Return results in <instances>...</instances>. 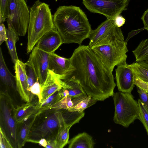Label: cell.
Returning a JSON list of instances; mask_svg holds the SVG:
<instances>
[{"label":"cell","mask_w":148,"mask_h":148,"mask_svg":"<svg viewBox=\"0 0 148 148\" xmlns=\"http://www.w3.org/2000/svg\"><path fill=\"white\" fill-rule=\"evenodd\" d=\"M70 59L69 69L59 77L60 79L77 82L87 95L97 101H103L112 96L116 86L112 72L88 45H79Z\"/></svg>","instance_id":"1"},{"label":"cell","mask_w":148,"mask_h":148,"mask_svg":"<svg viewBox=\"0 0 148 148\" xmlns=\"http://www.w3.org/2000/svg\"><path fill=\"white\" fill-rule=\"evenodd\" d=\"M53 16L55 27L63 43H74L80 45L88 38L91 26L85 13L79 7L60 6Z\"/></svg>","instance_id":"2"},{"label":"cell","mask_w":148,"mask_h":148,"mask_svg":"<svg viewBox=\"0 0 148 148\" xmlns=\"http://www.w3.org/2000/svg\"><path fill=\"white\" fill-rule=\"evenodd\" d=\"M55 28L53 16L49 5L40 0L36 1L30 9L27 29V53L32 51L43 35Z\"/></svg>","instance_id":"3"},{"label":"cell","mask_w":148,"mask_h":148,"mask_svg":"<svg viewBox=\"0 0 148 148\" xmlns=\"http://www.w3.org/2000/svg\"><path fill=\"white\" fill-rule=\"evenodd\" d=\"M84 114V112L69 111L66 109L62 112L56 111L45 117L35 128H32L28 139H50L54 133L56 136L61 128L79 123Z\"/></svg>","instance_id":"4"},{"label":"cell","mask_w":148,"mask_h":148,"mask_svg":"<svg viewBox=\"0 0 148 148\" xmlns=\"http://www.w3.org/2000/svg\"><path fill=\"white\" fill-rule=\"evenodd\" d=\"M112 96L115 108L114 121L116 124L128 127L135 120L138 119V101L130 93L119 91L114 93Z\"/></svg>","instance_id":"5"},{"label":"cell","mask_w":148,"mask_h":148,"mask_svg":"<svg viewBox=\"0 0 148 148\" xmlns=\"http://www.w3.org/2000/svg\"><path fill=\"white\" fill-rule=\"evenodd\" d=\"M91 49L103 64L112 72L115 66L126 62L128 51L124 40H116Z\"/></svg>","instance_id":"6"},{"label":"cell","mask_w":148,"mask_h":148,"mask_svg":"<svg viewBox=\"0 0 148 148\" xmlns=\"http://www.w3.org/2000/svg\"><path fill=\"white\" fill-rule=\"evenodd\" d=\"M30 11L25 0H9L8 27L19 36H24L27 31Z\"/></svg>","instance_id":"7"},{"label":"cell","mask_w":148,"mask_h":148,"mask_svg":"<svg viewBox=\"0 0 148 148\" xmlns=\"http://www.w3.org/2000/svg\"><path fill=\"white\" fill-rule=\"evenodd\" d=\"M8 93L1 92L0 96V126L9 138L14 148H17V124L14 118L15 110Z\"/></svg>","instance_id":"8"},{"label":"cell","mask_w":148,"mask_h":148,"mask_svg":"<svg viewBox=\"0 0 148 148\" xmlns=\"http://www.w3.org/2000/svg\"><path fill=\"white\" fill-rule=\"evenodd\" d=\"M88 38V46L91 48L116 40H124L121 29L115 25L114 20L109 18H107L95 29H92Z\"/></svg>","instance_id":"9"},{"label":"cell","mask_w":148,"mask_h":148,"mask_svg":"<svg viewBox=\"0 0 148 148\" xmlns=\"http://www.w3.org/2000/svg\"><path fill=\"white\" fill-rule=\"evenodd\" d=\"M129 1L114 0H82V3L90 12L103 15L107 18L114 20L127 9Z\"/></svg>","instance_id":"10"},{"label":"cell","mask_w":148,"mask_h":148,"mask_svg":"<svg viewBox=\"0 0 148 148\" xmlns=\"http://www.w3.org/2000/svg\"><path fill=\"white\" fill-rule=\"evenodd\" d=\"M50 53L34 47L32 51L28 60L25 63L26 65L33 69L38 77L42 85L47 77L49 71V64Z\"/></svg>","instance_id":"11"},{"label":"cell","mask_w":148,"mask_h":148,"mask_svg":"<svg viewBox=\"0 0 148 148\" xmlns=\"http://www.w3.org/2000/svg\"><path fill=\"white\" fill-rule=\"evenodd\" d=\"M14 64L16 90L23 100L31 102L34 95L28 88L25 63L18 59Z\"/></svg>","instance_id":"12"},{"label":"cell","mask_w":148,"mask_h":148,"mask_svg":"<svg viewBox=\"0 0 148 148\" xmlns=\"http://www.w3.org/2000/svg\"><path fill=\"white\" fill-rule=\"evenodd\" d=\"M116 85L119 91L131 93L134 87V73L125 62L117 66L115 70Z\"/></svg>","instance_id":"13"},{"label":"cell","mask_w":148,"mask_h":148,"mask_svg":"<svg viewBox=\"0 0 148 148\" xmlns=\"http://www.w3.org/2000/svg\"><path fill=\"white\" fill-rule=\"evenodd\" d=\"M62 44L61 37L55 28L43 35L37 42L36 47L51 53H54Z\"/></svg>","instance_id":"14"},{"label":"cell","mask_w":148,"mask_h":148,"mask_svg":"<svg viewBox=\"0 0 148 148\" xmlns=\"http://www.w3.org/2000/svg\"><path fill=\"white\" fill-rule=\"evenodd\" d=\"M41 86L42 99L40 102L62 88L61 80L59 79L58 75L49 70Z\"/></svg>","instance_id":"15"},{"label":"cell","mask_w":148,"mask_h":148,"mask_svg":"<svg viewBox=\"0 0 148 148\" xmlns=\"http://www.w3.org/2000/svg\"><path fill=\"white\" fill-rule=\"evenodd\" d=\"M70 58H64L54 53H50L49 64V70L58 75L59 77L65 75L70 67Z\"/></svg>","instance_id":"16"},{"label":"cell","mask_w":148,"mask_h":148,"mask_svg":"<svg viewBox=\"0 0 148 148\" xmlns=\"http://www.w3.org/2000/svg\"><path fill=\"white\" fill-rule=\"evenodd\" d=\"M31 102H27L15 109L14 118L18 124L26 121L38 113H42Z\"/></svg>","instance_id":"17"},{"label":"cell","mask_w":148,"mask_h":148,"mask_svg":"<svg viewBox=\"0 0 148 148\" xmlns=\"http://www.w3.org/2000/svg\"><path fill=\"white\" fill-rule=\"evenodd\" d=\"M41 113H38L21 123L18 130L17 131L16 141L17 147H23L27 142L31 130L37 117Z\"/></svg>","instance_id":"18"},{"label":"cell","mask_w":148,"mask_h":148,"mask_svg":"<svg viewBox=\"0 0 148 148\" xmlns=\"http://www.w3.org/2000/svg\"><path fill=\"white\" fill-rule=\"evenodd\" d=\"M0 80L1 83L6 87L16 90L15 76H14L8 68L0 48Z\"/></svg>","instance_id":"19"},{"label":"cell","mask_w":148,"mask_h":148,"mask_svg":"<svg viewBox=\"0 0 148 148\" xmlns=\"http://www.w3.org/2000/svg\"><path fill=\"white\" fill-rule=\"evenodd\" d=\"M68 144L69 148H93L95 143L90 135L83 132L69 141Z\"/></svg>","instance_id":"20"},{"label":"cell","mask_w":148,"mask_h":148,"mask_svg":"<svg viewBox=\"0 0 148 148\" xmlns=\"http://www.w3.org/2000/svg\"><path fill=\"white\" fill-rule=\"evenodd\" d=\"M97 101L86 94L82 95L72 99L73 105L67 110L69 111L82 112L95 103Z\"/></svg>","instance_id":"21"},{"label":"cell","mask_w":148,"mask_h":148,"mask_svg":"<svg viewBox=\"0 0 148 148\" xmlns=\"http://www.w3.org/2000/svg\"><path fill=\"white\" fill-rule=\"evenodd\" d=\"M63 81L68 84L69 86L66 88H62L59 90V95L61 99L67 95L71 97L73 99L82 95L86 94L81 86L77 82L71 80Z\"/></svg>","instance_id":"22"},{"label":"cell","mask_w":148,"mask_h":148,"mask_svg":"<svg viewBox=\"0 0 148 148\" xmlns=\"http://www.w3.org/2000/svg\"><path fill=\"white\" fill-rule=\"evenodd\" d=\"M7 39L5 41L9 53L13 62L18 59L16 50V44L18 41L19 36L10 27L6 28Z\"/></svg>","instance_id":"23"},{"label":"cell","mask_w":148,"mask_h":148,"mask_svg":"<svg viewBox=\"0 0 148 148\" xmlns=\"http://www.w3.org/2000/svg\"><path fill=\"white\" fill-rule=\"evenodd\" d=\"M132 52L136 62L148 60V39L142 40Z\"/></svg>","instance_id":"24"},{"label":"cell","mask_w":148,"mask_h":148,"mask_svg":"<svg viewBox=\"0 0 148 148\" xmlns=\"http://www.w3.org/2000/svg\"><path fill=\"white\" fill-rule=\"evenodd\" d=\"M61 98L59 91L51 95L40 103H38L36 107L42 113L50 109V107Z\"/></svg>","instance_id":"25"},{"label":"cell","mask_w":148,"mask_h":148,"mask_svg":"<svg viewBox=\"0 0 148 148\" xmlns=\"http://www.w3.org/2000/svg\"><path fill=\"white\" fill-rule=\"evenodd\" d=\"M72 125H67L60 129L56 137L58 148H62L69 142V130Z\"/></svg>","instance_id":"26"},{"label":"cell","mask_w":148,"mask_h":148,"mask_svg":"<svg viewBox=\"0 0 148 148\" xmlns=\"http://www.w3.org/2000/svg\"><path fill=\"white\" fill-rule=\"evenodd\" d=\"M73 103L72 97L69 95L63 97L52 105L50 109L55 110H68L73 106Z\"/></svg>","instance_id":"27"},{"label":"cell","mask_w":148,"mask_h":148,"mask_svg":"<svg viewBox=\"0 0 148 148\" xmlns=\"http://www.w3.org/2000/svg\"><path fill=\"white\" fill-rule=\"evenodd\" d=\"M129 65L135 75L148 84V69L136 62Z\"/></svg>","instance_id":"28"},{"label":"cell","mask_w":148,"mask_h":148,"mask_svg":"<svg viewBox=\"0 0 148 148\" xmlns=\"http://www.w3.org/2000/svg\"><path fill=\"white\" fill-rule=\"evenodd\" d=\"M138 101L139 107L138 119L143 125L148 135V110L140 99Z\"/></svg>","instance_id":"29"},{"label":"cell","mask_w":148,"mask_h":148,"mask_svg":"<svg viewBox=\"0 0 148 148\" xmlns=\"http://www.w3.org/2000/svg\"><path fill=\"white\" fill-rule=\"evenodd\" d=\"M9 0H0V23L8 18Z\"/></svg>","instance_id":"30"},{"label":"cell","mask_w":148,"mask_h":148,"mask_svg":"<svg viewBox=\"0 0 148 148\" xmlns=\"http://www.w3.org/2000/svg\"><path fill=\"white\" fill-rule=\"evenodd\" d=\"M0 148H13V146L3 129L0 127Z\"/></svg>","instance_id":"31"},{"label":"cell","mask_w":148,"mask_h":148,"mask_svg":"<svg viewBox=\"0 0 148 148\" xmlns=\"http://www.w3.org/2000/svg\"><path fill=\"white\" fill-rule=\"evenodd\" d=\"M26 66L27 83L29 90L30 87L39 80V79L32 68L26 65Z\"/></svg>","instance_id":"32"},{"label":"cell","mask_w":148,"mask_h":148,"mask_svg":"<svg viewBox=\"0 0 148 148\" xmlns=\"http://www.w3.org/2000/svg\"><path fill=\"white\" fill-rule=\"evenodd\" d=\"M29 91L33 95H36L39 100L38 103H40L42 99L41 96V86L39 80H38L29 88Z\"/></svg>","instance_id":"33"},{"label":"cell","mask_w":148,"mask_h":148,"mask_svg":"<svg viewBox=\"0 0 148 148\" xmlns=\"http://www.w3.org/2000/svg\"><path fill=\"white\" fill-rule=\"evenodd\" d=\"M134 83L137 87L143 89L148 93V84L134 74Z\"/></svg>","instance_id":"34"},{"label":"cell","mask_w":148,"mask_h":148,"mask_svg":"<svg viewBox=\"0 0 148 148\" xmlns=\"http://www.w3.org/2000/svg\"><path fill=\"white\" fill-rule=\"evenodd\" d=\"M137 92L138 93L140 99L144 103L148 110V93L143 89L137 87Z\"/></svg>","instance_id":"35"},{"label":"cell","mask_w":148,"mask_h":148,"mask_svg":"<svg viewBox=\"0 0 148 148\" xmlns=\"http://www.w3.org/2000/svg\"><path fill=\"white\" fill-rule=\"evenodd\" d=\"M7 39V35L5 28L3 23L0 25V45H1L4 42H5Z\"/></svg>","instance_id":"36"},{"label":"cell","mask_w":148,"mask_h":148,"mask_svg":"<svg viewBox=\"0 0 148 148\" xmlns=\"http://www.w3.org/2000/svg\"><path fill=\"white\" fill-rule=\"evenodd\" d=\"M114 20L115 25L119 27H121L125 23L126 21L125 18L120 15L116 16Z\"/></svg>","instance_id":"37"},{"label":"cell","mask_w":148,"mask_h":148,"mask_svg":"<svg viewBox=\"0 0 148 148\" xmlns=\"http://www.w3.org/2000/svg\"><path fill=\"white\" fill-rule=\"evenodd\" d=\"M27 142L38 144L40 145L45 147L47 145V140L45 138H42L38 140H34L28 139Z\"/></svg>","instance_id":"38"},{"label":"cell","mask_w":148,"mask_h":148,"mask_svg":"<svg viewBox=\"0 0 148 148\" xmlns=\"http://www.w3.org/2000/svg\"><path fill=\"white\" fill-rule=\"evenodd\" d=\"M141 19L144 24V28L148 31V8L144 12Z\"/></svg>","instance_id":"39"},{"label":"cell","mask_w":148,"mask_h":148,"mask_svg":"<svg viewBox=\"0 0 148 148\" xmlns=\"http://www.w3.org/2000/svg\"><path fill=\"white\" fill-rule=\"evenodd\" d=\"M46 148H58L56 138H53L47 140Z\"/></svg>","instance_id":"40"},{"label":"cell","mask_w":148,"mask_h":148,"mask_svg":"<svg viewBox=\"0 0 148 148\" xmlns=\"http://www.w3.org/2000/svg\"><path fill=\"white\" fill-rule=\"evenodd\" d=\"M145 29L144 28L136 30H132L129 33L128 36L125 41L126 42H127L132 37L141 31L144 30Z\"/></svg>","instance_id":"41"},{"label":"cell","mask_w":148,"mask_h":148,"mask_svg":"<svg viewBox=\"0 0 148 148\" xmlns=\"http://www.w3.org/2000/svg\"><path fill=\"white\" fill-rule=\"evenodd\" d=\"M141 66L148 69V63L145 61L137 62Z\"/></svg>","instance_id":"42"},{"label":"cell","mask_w":148,"mask_h":148,"mask_svg":"<svg viewBox=\"0 0 148 148\" xmlns=\"http://www.w3.org/2000/svg\"><path fill=\"white\" fill-rule=\"evenodd\" d=\"M114 0L120 1H123V2H127V1H129V0Z\"/></svg>","instance_id":"43"},{"label":"cell","mask_w":148,"mask_h":148,"mask_svg":"<svg viewBox=\"0 0 148 148\" xmlns=\"http://www.w3.org/2000/svg\"><path fill=\"white\" fill-rule=\"evenodd\" d=\"M146 61V62H148V60H147V61Z\"/></svg>","instance_id":"44"}]
</instances>
